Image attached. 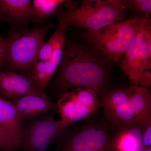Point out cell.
Segmentation results:
<instances>
[{
  "mask_svg": "<svg viewBox=\"0 0 151 151\" xmlns=\"http://www.w3.org/2000/svg\"><path fill=\"white\" fill-rule=\"evenodd\" d=\"M22 122L30 121L50 114L55 110L52 102L45 91H34L12 101Z\"/></svg>",
  "mask_w": 151,
  "mask_h": 151,
  "instance_id": "8",
  "label": "cell"
},
{
  "mask_svg": "<svg viewBox=\"0 0 151 151\" xmlns=\"http://www.w3.org/2000/svg\"><path fill=\"white\" fill-rule=\"evenodd\" d=\"M125 9L122 0H84L80 5L63 11L59 24L95 31L124 21Z\"/></svg>",
  "mask_w": 151,
  "mask_h": 151,
  "instance_id": "2",
  "label": "cell"
},
{
  "mask_svg": "<svg viewBox=\"0 0 151 151\" xmlns=\"http://www.w3.org/2000/svg\"><path fill=\"white\" fill-rule=\"evenodd\" d=\"M7 51L6 39L0 36V68L4 63Z\"/></svg>",
  "mask_w": 151,
  "mask_h": 151,
  "instance_id": "25",
  "label": "cell"
},
{
  "mask_svg": "<svg viewBox=\"0 0 151 151\" xmlns=\"http://www.w3.org/2000/svg\"><path fill=\"white\" fill-rule=\"evenodd\" d=\"M139 121H145L151 118V95L148 88L134 86L129 102Z\"/></svg>",
  "mask_w": 151,
  "mask_h": 151,
  "instance_id": "15",
  "label": "cell"
},
{
  "mask_svg": "<svg viewBox=\"0 0 151 151\" xmlns=\"http://www.w3.org/2000/svg\"><path fill=\"white\" fill-rule=\"evenodd\" d=\"M53 26L50 23L32 29H14L9 32L5 39L7 51L4 63L10 70L27 77L40 50L46 42L47 34Z\"/></svg>",
  "mask_w": 151,
  "mask_h": 151,
  "instance_id": "3",
  "label": "cell"
},
{
  "mask_svg": "<svg viewBox=\"0 0 151 151\" xmlns=\"http://www.w3.org/2000/svg\"><path fill=\"white\" fill-rule=\"evenodd\" d=\"M52 36L42 45L38 54L37 61H48L51 57L53 50Z\"/></svg>",
  "mask_w": 151,
  "mask_h": 151,
  "instance_id": "22",
  "label": "cell"
},
{
  "mask_svg": "<svg viewBox=\"0 0 151 151\" xmlns=\"http://www.w3.org/2000/svg\"><path fill=\"white\" fill-rule=\"evenodd\" d=\"M122 1L125 8L131 9L132 14L141 12L145 14V19H150L151 14V0H122Z\"/></svg>",
  "mask_w": 151,
  "mask_h": 151,
  "instance_id": "21",
  "label": "cell"
},
{
  "mask_svg": "<svg viewBox=\"0 0 151 151\" xmlns=\"http://www.w3.org/2000/svg\"><path fill=\"white\" fill-rule=\"evenodd\" d=\"M108 124L89 120L67 134L53 151H106L111 135Z\"/></svg>",
  "mask_w": 151,
  "mask_h": 151,
  "instance_id": "6",
  "label": "cell"
},
{
  "mask_svg": "<svg viewBox=\"0 0 151 151\" xmlns=\"http://www.w3.org/2000/svg\"><path fill=\"white\" fill-rule=\"evenodd\" d=\"M145 121L112 128L106 151H144L142 128Z\"/></svg>",
  "mask_w": 151,
  "mask_h": 151,
  "instance_id": "9",
  "label": "cell"
},
{
  "mask_svg": "<svg viewBox=\"0 0 151 151\" xmlns=\"http://www.w3.org/2000/svg\"><path fill=\"white\" fill-rule=\"evenodd\" d=\"M0 14L14 23L29 21L32 20V1L29 0H0Z\"/></svg>",
  "mask_w": 151,
  "mask_h": 151,
  "instance_id": "13",
  "label": "cell"
},
{
  "mask_svg": "<svg viewBox=\"0 0 151 151\" xmlns=\"http://www.w3.org/2000/svg\"><path fill=\"white\" fill-rule=\"evenodd\" d=\"M16 146L0 128V149L4 151H13Z\"/></svg>",
  "mask_w": 151,
  "mask_h": 151,
  "instance_id": "24",
  "label": "cell"
},
{
  "mask_svg": "<svg viewBox=\"0 0 151 151\" xmlns=\"http://www.w3.org/2000/svg\"><path fill=\"white\" fill-rule=\"evenodd\" d=\"M55 105L60 120L67 128L75 122L87 119L94 114L79 102L72 89L61 94Z\"/></svg>",
  "mask_w": 151,
  "mask_h": 151,
  "instance_id": "10",
  "label": "cell"
},
{
  "mask_svg": "<svg viewBox=\"0 0 151 151\" xmlns=\"http://www.w3.org/2000/svg\"><path fill=\"white\" fill-rule=\"evenodd\" d=\"M142 140L144 151H151V118L144 122Z\"/></svg>",
  "mask_w": 151,
  "mask_h": 151,
  "instance_id": "23",
  "label": "cell"
},
{
  "mask_svg": "<svg viewBox=\"0 0 151 151\" xmlns=\"http://www.w3.org/2000/svg\"><path fill=\"white\" fill-rule=\"evenodd\" d=\"M131 85L148 88L151 85V21L145 19L121 61Z\"/></svg>",
  "mask_w": 151,
  "mask_h": 151,
  "instance_id": "5",
  "label": "cell"
},
{
  "mask_svg": "<svg viewBox=\"0 0 151 151\" xmlns=\"http://www.w3.org/2000/svg\"><path fill=\"white\" fill-rule=\"evenodd\" d=\"M145 19L135 18L114 23L95 31H86L82 37L112 62L118 63L121 62Z\"/></svg>",
  "mask_w": 151,
  "mask_h": 151,
  "instance_id": "4",
  "label": "cell"
},
{
  "mask_svg": "<svg viewBox=\"0 0 151 151\" xmlns=\"http://www.w3.org/2000/svg\"><path fill=\"white\" fill-rule=\"evenodd\" d=\"M76 6L70 1L34 0L32 1V20L40 22L55 15H59L64 8L68 9Z\"/></svg>",
  "mask_w": 151,
  "mask_h": 151,
  "instance_id": "14",
  "label": "cell"
},
{
  "mask_svg": "<svg viewBox=\"0 0 151 151\" xmlns=\"http://www.w3.org/2000/svg\"><path fill=\"white\" fill-rule=\"evenodd\" d=\"M89 44L70 42L65 45L55 81L62 94L78 87L89 88L97 94L107 89L113 62Z\"/></svg>",
  "mask_w": 151,
  "mask_h": 151,
  "instance_id": "1",
  "label": "cell"
},
{
  "mask_svg": "<svg viewBox=\"0 0 151 151\" xmlns=\"http://www.w3.org/2000/svg\"><path fill=\"white\" fill-rule=\"evenodd\" d=\"M73 92L79 102L95 113L100 107L98 94L89 88L78 87L73 88Z\"/></svg>",
  "mask_w": 151,
  "mask_h": 151,
  "instance_id": "20",
  "label": "cell"
},
{
  "mask_svg": "<svg viewBox=\"0 0 151 151\" xmlns=\"http://www.w3.org/2000/svg\"><path fill=\"white\" fill-rule=\"evenodd\" d=\"M29 122L26 127L23 125L21 147L23 151H47L68 128L60 120L56 121L50 114Z\"/></svg>",
  "mask_w": 151,
  "mask_h": 151,
  "instance_id": "7",
  "label": "cell"
},
{
  "mask_svg": "<svg viewBox=\"0 0 151 151\" xmlns=\"http://www.w3.org/2000/svg\"><path fill=\"white\" fill-rule=\"evenodd\" d=\"M27 77L33 84L36 91H45L52 78L50 74L48 61H36Z\"/></svg>",
  "mask_w": 151,
  "mask_h": 151,
  "instance_id": "19",
  "label": "cell"
},
{
  "mask_svg": "<svg viewBox=\"0 0 151 151\" xmlns=\"http://www.w3.org/2000/svg\"><path fill=\"white\" fill-rule=\"evenodd\" d=\"M0 128L12 141L17 148H21L24 126L12 101L0 96Z\"/></svg>",
  "mask_w": 151,
  "mask_h": 151,
  "instance_id": "11",
  "label": "cell"
},
{
  "mask_svg": "<svg viewBox=\"0 0 151 151\" xmlns=\"http://www.w3.org/2000/svg\"><path fill=\"white\" fill-rule=\"evenodd\" d=\"M35 90L27 77L12 70L0 71V96L13 101Z\"/></svg>",
  "mask_w": 151,
  "mask_h": 151,
  "instance_id": "12",
  "label": "cell"
},
{
  "mask_svg": "<svg viewBox=\"0 0 151 151\" xmlns=\"http://www.w3.org/2000/svg\"><path fill=\"white\" fill-rule=\"evenodd\" d=\"M105 116L112 128L129 126L139 122L129 103L119 105L112 111L105 113Z\"/></svg>",
  "mask_w": 151,
  "mask_h": 151,
  "instance_id": "18",
  "label": "cell"
},
{
  "mask_svg": "<svg viewBox=\"0 0 151 151\" xmlns=\"http://www.w3.org/2000/svg\"><path fill=\"white\" fill-rule=\"evenodd\" d=\"M68 28L59 24L58 27L52 35L53 41V50L48 61L50 74L52 78L62 62L65 48V34Z\"/></svg>",
  "mask_w": 151,
  "mask_h": 151,
  "instance_id": "17",
  "label": "cell"
},
{
  "mask_svg": "<svg viewBox=\"0 0 151 151\" xmlns=\"http://www.w3.org/2000/svg\"><path fill=\"white\" fill-rule=\"evenodd\" d=\"M134 86L131 85L126 88L107 89L100 93V106L104 109L105 113L112 111L119 105L129 103Z\"/></svg>",
  "mask_w": 151,
  "mask_h": 151,
  "instance_id": "16",
  "label": "cell"
}]
</instances>
